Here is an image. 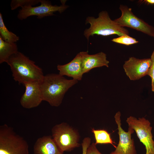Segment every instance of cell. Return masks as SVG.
Here are the masks:
<instances>
[{"mask_svg": "<svg viewBox=\"0 0 154 154\" xmlns=\"http://www.w3.org/2000/svg\"><path fill=\"white\" fill-rule=\"evenodd\" d=\"M39 82H30L23 84L25 91L20 100V104L23 108L30 109L37 107L42 101Z\"/></svg>", "mask_w": 154, "mask_h": 154, "instance_id": "8fae6325", "label": "cell"}, {"mask_svg": "<svg viewBox=\"0 0 154 154\" xmlns=\"http://www.w3.org/2000/svg\"><path fill=\"white\" fill-rule=\"evenodd\" d=\"M51 132L53 139L63 153L70 151L80 146L78 132L66 123L55 125L52 127Z\"/></svg>", "mask_w": 154, "mask_h": 154, "instance_id": "5b68a950", "label": "cell"}, {"mask_svg": "<svg viewBox=\"0 0 154 154\" xmlns=\"http://www.w3.org/2000/svg\"><path fill=\"white\" fill-rule=\"evenodd\" d=\"M91 139L89 137H85L81 143L82 148V154H86L87 149L91 144Z\"/></svg>", "mask_w": 154, "mask_h": 154, "instance_id": "44dd1931", "label": "cell"}, {"mask_svg": "<svg viewBox=\"0 0 154 154\" xmlns=\"http://www.w3.org/2000/svg\"><path fill=\"white\" fill-rule=\"evenodd\" d=\"M111 41L116 43L127 46L136 44L139 42L135 38L127 35H122L114 38Z\"/></svg>", "mask_w": 154, "mask_h": 154, "instance_id": "d6986e66", "label": "cell"}, {"mask_svg": "<svg viewBox=\"0 0 154 154\" xmlns=\"http://www.w3.org/2000/svg\"><path fill=\"white\" fill-rule=\"evenodd\" d=\"M85 24L90 25V27L86 29L84 33L88 40L90 36L94 35L103 36L117 35L119 36L129 35L128 31L119 26L114 20H112L106 11L100 12L96 18L92 17H87Z\"/></svg>", "mask_w": 154, "mask_h": 154, "instance_id": "3957f363", "label": "cell"}, {"mask_svg": "<svg viewBox=\"0 0 154 154\" xmlns=\"http://www.w3.org/2000/svg\"><path fill=\"white\" fill-rule=\"evenodd\" d=\"M0 37L5 41L16 43L19 40V37L13 33L9 31L5 26L3 21L2 15L0 13Z\"/></svg>", "mask_w": 154, "mask_h": 154, "instance_id": "e0dca14e", "label": "cell"}, {"mask_svg": "<svg viewBox=\"0 0 154 154\" xmlns=\"http://www.w3.org/2000/svg\"><path fill=\"white\" fill-rule=\"evenodd\" d=\"M78 82L73 79L68 80L59 74L44 76L39 82L42 101L47 102L52 106H59L66 92Z\"/></svg>", "mask_w": 154, "mask_h": 154, "instance_id": "6da1fadb", "label": "cell"}, {"mask_svg": "<svg viewBox=\"0 0 154 154\" xmlns=\"http://www.w3.org/2000/svg\"><path fill=\"white\" fill-rule=\"evenodd\" d=\"M0 154H29L27 141L6 124L0 126Z\"/></svg>", "mask_w": 154, "mask_h": 154, "instance_id": "277c9868", "label": "cell"}, {"mask_svg": "<svg viewBox=\"0 0 154 154\" xmlns=\"http://www.w3.org/2000/svg\"><path fill=\"white\" fill-rule=\"evenodd\" d=\"M61 2L62 5L60 6L53 5L49 1L40 0L41 4L39 6L34 7L29 5L22 7L19 11L17 17L21 20L32 16H37V18L41 19L45 17L53 15L54 13L56 12L61 13L68 6L65 4V1Z\"/></svg>", "mask_w": 154, "mask_h": 154, "instance_id": "ba28073f", "label": "cell"}, {"mask_svg": "<svg viewBox=\"0 0 154 154\" xmlns=\"http://www.w3.org/2000/svg\"><path fill=\"white\" fill-rule=\"evenodd\" d=\"M7 63L10 67L14 79L19 84L40 82L44 76L40 68L19 51L11 56Z\"/></svg>", "mask_w": 154, "mask_h": 154, "instance_id": "7a4b0ae2", "label": "cell"}, {"mask_svg": "<svg viewBox=\"0 0 154 154\" xmlns=\"http://www.w3.org/2000/svg\"><path fill=\"white\" fill-rule=\"evenodd\" d=\"M121 115L120 112L118 111L114 117L117 125L119 141L115 150L110 154H137L133 139L131 138V135L134 131L129 127L128 131L126 132L122 128Z\"/></svg>", "mask_w": 154, "mask_h": 154, "instance_id": "9c48e42d", "label": "cell"}, {"mask_svg": "<svg viewBox=\"0 0 154 154\" xmlns=\"http://www.w3.org/2000/svg\"><path fill=\"white\" fill-rule=\"evenodd\" d=\"M151 64L150 58L139 59L131 57L125 62L123 68L130 80H135L147 75Z\"/></svg>", "mask_w": 154, "mask_h": 154, "instance_id": "30bf717a", "label": "cell"}, {"mask_svg": "<svg viewBox=\"0 0 154 154\" xmlns=\"http://www.w3.org/2000/svg\"><path fill=\"white\" fill-rule=\"evenodd\" d=\"M40 0H13L10 4L12 10L20 7L22 8L29 5L33 6L40 3Z\"/></svg>", "mask_w": 154, "mask_h": 154, "instance_id": "ac0fdd59", "label": "cell"}, {"mask_svg": "<svg viewBox=\"0 0 154 154\" xmlns=\"http://www.w3.org/2000/svg\"><path fill=\"white\" fill-rule=\"evenodd\" d=\"M142 1L148 5H154V0H145Z\"/></svg>", "mask_w": 154, "mask_h": 154, "instance_id": "603a6c76", "label": "cell"}, {"mask_svg": "<svg viewBox=\"0 0 154 154\" xmlns=\"http://www.w3.org/2000/svg\"><path fill=\"white\" fill-rule=\"evenodd\" d=\"M119 9L121 12V15L114 20L119 26L123 27H129L154 37L153 26L136 16L132 12L131 9L127 6L121 5Z\"/></svg>", "mask_w": 154, "mask_h": 154, "instance_id": "52a82bcc", "label": "cell"}, {"mask_svg": "<svg viewBox=\"0 0 154 154\" xmlns=\"http://www.w3.org/2000/svg\"><path fill=\"white\" fill-rule=\"evenodd\" d=\"M151 59L152 62L147 75L149 76L151 80V90L154 92V50L151 54Z\"/></svg>", "mask_w": 154, "mask_h": 154, "instance_id": "ffe728a7", "label": "cell"}, {"mask_svg": "<svg viewBox=\"0 0 154 154\" xmlns=\"http://www.w3.org/2000/svg\"></svg>", "mask_w": 154, "mask_h": 154, "instance_id": "cb8c5ba5", "label": "cell"}, {"mask_svg": "<svg viewBox=\"0 0 154 154\" xmlns=\"http://www.w3.org/2000/svg\"><path fill=\"white\" fill-rule=\"evenodd\" d=\"M126 121L129 127L134 129L140 141L145 146V154H154V141L151 133L152 127L149 121L144 117L130 116Z\"/></svg>", "mask_w": 154, "mask_h": 154, "instance_id": "8992f818", "label": "cell"}, {"mask_svg": "<svg viewBox=\"0 0 154 154\" xmlns=\"http://www.w3.org/2000/svg\"><path fill=\"white\" fill-rule=\"evenodd\" d=\"M84 53V51L80 52L70 62L64 65H58L57 68L59 71V74L62 76L71 77L77 81L81 80L83 74L82 64Z\"/></svg>", "mask_w": 154, "mask_h": 154, "instance_id": "7c38bea8", "label": "cell"}, {"mask_svg": "<svg viewBox=\"0 0 154 154\" xmlns=\"http://www.w3.org/2000/svg\"><path fill=\"white\" fill-rule=\"evenodd\" d=\"M92 131L94 134L95 140V144H111L114 147H116L113 143L110 134L106 130L104 129H92Z\"/></svg>", "mask_w": 154, "mask_h": 154, "instance_id": "2e32d148", "label": "cell"}, {"mask_svg": "<svg viewBox=\"0 0 154 154\" xmlns=\"http://www.w3.org/2000/svg\"><path fill=\"white\" fill-rule=\"evenodd\" d=\"M94 142L92 143L88 148L86 154H102L97 149Z\"/></svg>", "mask_w": 154, "mask_h": 154, "instance_id": "7402d4cb", "label": "cell"}, {"mask_svg": "<svg viewBox=\"0 0 154 154\" xmlns=\"http://www.w3.org/2000/svg\"><path fill=\"white\" fill-rule=\"evenodd\" d=\"M16 43H10L4 40L0 37V63L7 62L10 57L18 52Z\"/></svg>", "mask_w": 154, "mask_h": 154, "instance_id": "9a60e30c", "label": "cell"}, {"mask_svg": "<svg viewBox=\"0 0 154 154\" xmlns=\"http://www.w3.org/2000/svg\"><path fill=\"white\" fill-rule=\"evenodd\" d=\"M33 151V154H63L50 135L38 138L34 145Z\"/></svg>", "mask_w": 154, "mask_h": 154, "instance_id": "5bb4252c", "label": "cell"}, {"mask_svg": "<svg viewBox=\"0 0 154 154\" xmlns=\"http://www.w3.org/2000/svg\"><path fill=\"white\" fill-rule=\"evenodd\" d=\"M109 63V61L107 59L106 54L103 52L90 55L87 51L84 52L82 64L83 73H87L96 68L104 66L108 67Z\"/></svg>", "mask_w": 154, "mask_h": 154, "instance_id": "4fadbf2b", "label": "cell"}]
</instances>
